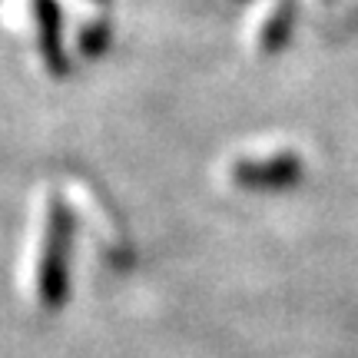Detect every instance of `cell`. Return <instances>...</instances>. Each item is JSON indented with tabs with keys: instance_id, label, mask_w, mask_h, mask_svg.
<instances>
[{
	"instance_id": "obj_5",
	"label": "cell",
	"mask_w": 358,
	"mask_h": 358,
	"mask_svg": "<svg viewBox=\"0 0 358 358\" xmlns=\"http://www.w3.org/2000/svg\"><path fill=\"white\" fill-rule=\"evenodd\" d=\"M77 43H80V50H83V57H100V53L106 50V43H110V24H106V20L87 24L80 30Z\"/></svg>"
},
{
	"instance_id": "obj_3",
	"label": "cell",
	"mask_w": 358,
	"mask_h": 358,
	"mask_svg": "<svg viewBox=\"0 0 358 358\" xmlns=\"http://www.w3.org/2000/svg\"><path fill=\"white\" fill-rule=\"evenodd\" d=\"M30 17L37 27V47L40 60L47 66L50 77H64L70 73V60L64 50V20H60V7L57 0H30Z\"/></svg>"
},
{
	"instance_id": "obj_2",
	"label": "cell",
	"mask_w": 358,
	"mask_h": 358,
	"mask_svg": "<svg viewBox=\"0 0 358 358\" xmlns=\"http://www.w3.org/2000/svg\"><path fill=\"white\" fill-rule=\"evenodd\" d=\"M306 166L299 153L275 150L262 156H239L229 166V182L239 189H289L302 179Z\"/></svg>"
},
{
	"instance_id": "obj_4",
	"label": "cell",
	"mask_w": 358,
	"mask_h": 358,
	"mask_svg": "<svg viewBox=\"0 0 358 358\" xmlns=\"http://www.w3.org/2000/svg\"><path fill=\"white\" fill-rule=\"evenodd\" d=\"M289 27H292V0H279V3H272V13L266 20L256 24L252 40H256L259 50H275L289 37Z\"/></svg>"
},
{
	"instance_id": "obj_1",
	"label": "cell",
	"mask_w": 358,
	"mask_h": 358,
	"mask_svg": "<svg viewBox=\"0 0 358 358\" xmlns=\"http://www.w3.org/2000/svg\"><path fill=\"white\" fill-rule=\"evenodd\" d=\"M70 249H73V209L60 192H50L43 203L37 266H34V295L37 306L60 308L70 295Z\"/></svg>"
}]
</instances>
